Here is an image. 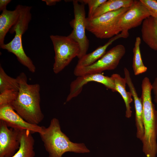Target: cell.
<instances>
[{
    "mask_svg": "<svg viewBox=\"0 0 157 157\" xmlns=\"http://www.w3.org/2000/svg\"><path fill=\"white\" fill-rule=\"evenodd\" d=\"M19 84L16 99L11 104L14 110L28 123L38 125L44 118L40 102L39 84H28L26 74L21 73L17 77Z\"/></svg>",
    "mask_w": 157,
    "mask_h": 157,
    "instance_id": "cell-1",
    "label": "cell"
},
{
    "mask_svg": "<svg viewBox=\"0 0 157 157\" xmlns=\"http://www.w3.org/2000/svg\"><path fill=\"white\" fill-rule=\"evenodd\" d=\"M141 98L144 135L142 150L147 157H156L157 153V111L152 101V85L145 77L141 84Z\"/></svg>",
    "mask_w": 157,
    "mask_h": 157,
    "instance_id": "cell-2",
    "label": "cell"
},
{
    "mask_svg": "<svg viewBox=\"0 0 157 157\" xmlns=\"http://www.w3.org/2000/svg\"><path fill=\"white\" fill-rule=\"evenodd\" d=\"M49 157H62L65 153L70 152L85 153L90 150L83 143H74L61 131L58 120L52 119L47 127L42 126L39 133Z\"/></svg>",
    "mask_w": 157,
    "mask_h": 157,
    "instance_id": "cell-3",
    "label": "cell"
},
{
    "mask_svg": "<svg viewBox=\"0 0 157 157\" xmlns=\"http://www.w3.org/2000/svg\"><path fill=\"white\" fill-rule=\"evenodd\" d=\"M19 15L15 24L9 31L10 33H15L14 37L9 42L5 44L0 48L14 54L18 61L32 73L36 71V67L31 59L26 54L22 44V36L27 30L32 15L31 6L19 5Z\"/></svg>",
    "mask_w": 157,
    "mask_h": 157,
    "instance_id": "cell-4",
    "label": "cell"
},
{
    "mask_svg": "<svg viewBox=\"0 0 157 157\" xmlns=\"http://www.w3.org/2000/svg\"><path fill=\"white\" fill-rule=\"evenodd\" d=\"M130 7L123 8L97 17H87L86 30L98 38H112L121 32L118 26V20L120 17Z\"/></svg>",
    "mask_w": 157,
    "mask_h": 157,
    "instance_id": "cell-5",
    "label": "cell"
},
{
    "mask_svg": "<svg viewBox=\"0 0 157 157\" xmlns=\"http://www.w3.org/2000/svg\"><path fill=\"white\" fill-rule=\"evenodd\" d=\"M55 56L53 71L57 74L63 70L80 53L78 43L69 36L51 35L50 36Z\"/></svg>",
    "mask_w": 157,
    "mask_h": 157,
    "instance_id": "cell-6",
    "label": "cell"
},
{
    "mask_svg": "<svg viewBox=\"0 0 157 157\" xmlns=\"http://www.w3.org/2000/svg\"><path fill=\"white\" fill-rule=\"evenodd\" d=\"M126 53L124 46L118 44L107 51L93 64L86 67H75L74 71L77 76L87 74H101L107 70L115 69Z\"/></svg>",
    "mask_w": 157,
    "mask_h": 157,
    "instance_id": "cell-7",
    "label": "cell"
},
{
    "mask_svg": "<svg viewBox=\"0 0 157 157\" xmlns=\"http://www.w3.org/2000/svg\"><path fill=\"white\" fill-rule=\"evenodd\" d=\"M74 19L71 22L73 29L69 36L79 44L80 53L78 59L87 54L89 41L85 34L86 19L84 4L79 3L78 0H73Z\"/></svg>",
    "mask_w": 157,
    "mask_h": 157,
    "instance_id": "cell-8",
    "label": "cell"
},
{
    "mask_svg": "<svg viewBox=\"0 0 157 157\" xmlns=\"http://www.w3.org/2000/svg\"><path fill=\"white\" fill-rule=\"evenodd\" d=\"M150 16L140 0H134L129 9L120 17L118 26L121 32L129 33V30L140 25L145 19Z\"/></svg>",
    "mask_w": 157,
    "mask_h": 157,
    "instance_id": "cell-9",
    "label": "cell"
},
{
    "mask_svg": "<svg viewBox=\"0 0 157 157\" xmlns=\"http://www.w3.org/2000/svg\"><path fill=\"white\" fill-rule=\"evenodd\" d=\"M6 123L0 120V157H12L20 146L22 130L9 128Z\"/></svg>",
    "mask_w": 157,
    "mask_h": 157,
    "instance_id": "cell-10",
    "label": "cell"
},
{
    "mask_svg": "<svg viewBox=\"0 0 157 157\" xmlns=\"http://www.w3.org/2000/svg\"><path fill=\"white\" fill-rule=\"evenodd\" d=\"M94 81L101 83L113 92H116L114 82L110 77L101 74H85L77 76L70 85V92L66 99L68 102L78 96L82 91L83 86L88 83Z\"/></svg>",
    "mask_w": 157,
    "mask_h": 157,
    "instance_id": "cell-11",
    "label": "cell"
},
{
    "mask_svg": "<svg viewBox=\"0 0 157 157\" xmlns=\"http://www.w3.org/2000/svg\"><path fill=\"white\" fill-rule=\"evenodd\" d=\"M0 120L5 122L9 127L28 130L32 133L39 134L42 129V126L26 121L10 105L0 107Z\"/></svg>",
    "mask_w": 157,
    "mask_h": 157,
    "instance_id": "cell-12",
    "label": "cell"
},
{
    "mask_svg": "<svg viewBox=\"0 0 157 157\" xmlns=\"http://www.w3.org/2000/svg\"><path fill=\"white\" fill-rule=\"evenodd\" d=\"M142 24V40L151 49L157 51V16L147 17Z\"/></svg>",
    "mask_w": 157,
    "mask_h": 157,
    "instance_id": "cell-13",
    "label": "cell"
},
{
    "mask_svg": "<svg viewBox=\"0 0 157 157\" xmlns=\"http://www.w3.org/2000/svg\"><path fill=\"white\" fill-rule=\"evenodd\" d=\"M129 35V33L121 32L120 34L111 38L104 45L99 46L92 52L86 54L79 59L76 67H86L93 64L104 56L107 48L113 42L120 38H126Z\"/></svg>",
    "mask_w": 157,
    "mask_h": 157,
    "instance_id": "cell-14",
    "label": "cell"
},
{
    "mask_svg": "<svg viewBox=\"0 0 157 157\" xmlns=\"http://www.w3.org/2000/svg\"><path fill=\"white\" fill-rule=\"evenodd\" d=\"M19 15V5L13 10L5 9L0 15V47L5 44V36L17 22Z\"/></svg>",
    "mask_w": 157,
    "mask_h": 157,
    "instance_id": "cell-15",
    "label": "cell"
},
{
    "mask_svg": "<svg viewBox=\"0 0 157 157\" xmlns=\"http://www.w3.org/2000/svg\"><path fill=\"white\" fill-rule=\"evenodd\" d=\"M32 134L28 130L21 131L19 149L12 157H35V140Z\"/></svg>",
    "mask_w": 157,
    "mask_h": 157,
    "instance_id": "cell-16",
    "label": "cell"
},
{
    "mask_svg": "<svg viewBox=\"0 0 157 157\" xmlns=\"http://www.w3.org/2000/svg\"><path fill=\"white\" fill-rule=\"evenodd\" d=\"M113 80L116 92H118L123 99L126 108L125 117L127 118L131 117L132 112L131 103L133 101L132 95L130 92L126 90V80L117 74H114L110 76Z\"/></svg>",
    "mask_w": 157,
    "mask_h": 157,
    "instance_id": "cell-17",
    "label": "cell"
},
{
    "mask_svg": "<svg viewBox=\"0 0 157 157\" xmlns=\"http://www.w3.org/2000/svg\"><path fill=\"white\" fill-rule=\"evenodd\" d=\"M133 1V0H107L97 9L90 18L97 17L106 13L123 8L129 7Z\"/></svg>",
    "mask_w": 157,
    "mask_h": 157,
    "instance_id": "cell-18",
    "label": "cell"
},
{
    "mask_svg": "<svg viewBox=\"0 0 157 157\" xmlns=\"http://www.w3.org/2000/svg\"><path fill=\"white\" fill-rule=\"evenodd\" d=\"M141 43L140 38L139 37H137L133 49V56L132 64L133 70L135 75L144 73L147 69L143 63L142 59L140 48Z\"/></svg>",
    "mask_w": 157,
    "mask_h": 157,
    "instance_id": "cell-19",
    "label": "cell"
},
{
    "mask_svg": "<svg viewBox=\"0 0 157 157\" xmlns=\"http://www.w3.org/2000/svg\"><path fill=\"white\" fill-rule=\"evenodd\" d=\"M19 84L17 78L12 77L5 72L0 66V93L10 90L19 91Z\"/></svg>",
    "mask_w": 157,
    "mask_h": 157,
    "instance_id": "cell-20",
    "label": "cell"
},
{
    "mask_svg": "<svg viewBox=\"0 0 157 157\" xmlns=\"http://www.w3.org/2000/svg\"><path fill=\"white\" fill-rule=\"evenodd\" d=\"M18 91L13 90H8L0 93V107L11 105L17 99Z\"/></svg>",
    "mask_w": 157,
    "mask_h": 157,
    "instance_id": "cell-21",
    "label": "cell"
},
{
    "mask_svg": "<svg viewBox=\"0 0 157 157\" xmlns=\"http://www.w3.org/2000/svg\"><path fill=\"white\" fill-rule=\"evenodd\" d=\"M80 3L87 4L89 10L88 18L92 17L97 9L107 0H78Z\"/></svg>",
    "mask_w": 157,
    "mask_h": 157,
    "instance_id": "cell-22",
    "label": "cell"
},
{
    "mask_svg": "<svg viewBox=\"0 0 157 157\" xmlns=\"http://www.w3.org/2000/svg\"><path fill=\"white\" fill-rule=\"evenodd\" d=\"M149 11L150 15L157 16V0H140Z\"/></svg>",
    "mask_w": 157,
    "mask_h": 157,
    "instance_id": "cell-23",
    "label": "cell"
},
{
    "mask_svg": "<svg viewBox=\"0 0 157 157\" xmlns=\"http://www.w3.org/2000/svg\"><path fill=\"white\" fill-rule=\"evenodd\" d=\"M152 85V90L154 95V101L157 104V77H156Z\"/></svg>",
    "mask_w": 157,
    "mask_h": 157,
    "instance_id": "cell-24",
    "label": "cell"
},
{
    "mask_svg": "<svg viewBox=\"0 0 157 157\" xmlns=\"http://www.w3.org/2000/svg\"><path fill=\"white\" fill-rule=\"evenodd\" d=\"M11 1L10 0H0V11H2L6 9L7 5Z\"/></svg>",
    "mask_w": 157,
    "mask_h": 157,
    "instance_id": "cell-25",
    "label": "cell"
},
{
    "mask_svg": "<svg viewBox=\"0 0 157 157\" xmlns=\"http://www.w3.org/2000/svg\"><path fill=\"white\" fill-rule=\"evenodd\" d=\"M45 2L47 5L49 6H52L55 5L57 2L61 1L60 0H42Z\"/></svg>",
    "mask_w": 157,
    "mask_h": 157,
    "instance_id": "cell-26",
    "label": "cell"
}]
</instances>
